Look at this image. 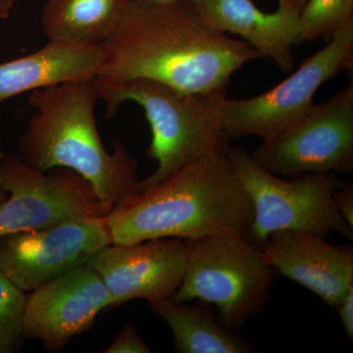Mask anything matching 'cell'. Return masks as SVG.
Here are the masks:
<instances>
[{"label": "cell", "instance_id": "obj_1", "mask_svg": "<svg viewBox=\"0 0 353 353\" xmlns=\"http://www.w3.org/2000/svg\"><path fill=\"white\" fill-rule=\"evenodd\" d=\"M101 46L94 80L152 81L183 94L226 92L234 74L259 58L245 41L213 29L190 0H131Z\"/></svg>", "mask_w": 353, "mask_h": 353}, {"label": "cell", "instance_id": "obj_2", "mask_svg": "<svg viewBox=\"0 0 353 353\" xmlns=\"http://www.w3.org/2000/svg\"><path fill=\"white\" fill-rule=\"evenodd\" d=\"M252 201L226 154L183 165L159 183L122 197L108 215L114 245L245 234Z\"/></svg>", "mask_w": 353, "mask_h": 353}, {"label": "cell", "instance_id": "obj_3", "mask_svg": "<svg viewBox=\"0 0 353 353\" xmlns=\"http://www.w3.org/2000/svg\"><path fill=\"white\" fill-rule=\"evenodd\" d=\"M99 101L94 80L74 81L34 90V109L21 136L18 153L39 172L65 168L92 185L99 201L112 209L116 201L136 192L138 161L116 141L113 152L102 143L95 120Z\"/></svg>", "mask_w": 353, "mask_h": 353}, {"label": "cell", "instance_id": "obj_4", "mask_svg": "<svg viewBox=\"0 0 353 353\" xmlns=\"http://www.w3.org/2000/svg\"><path fill=\"white\" fill-rule=\"evenodd\" d=\"M99 101L106 103L112 118L124 102L143 108L152 141L146 152L157 162V170L139 180L136 192L152 187L183 165L204 157L226 154L231 139L221 124L219 94H183L146 80L101 82L94 80Z\"/></svg>", "mask_w": 353, "mask_h": 353}, {"label": "cell", "instance_id": "obj_5", "mask_svg": "<svg viewBox=\"0 0 353 353\" xmlns=\"http://www.w3.org/2000/svg\"><path fill=\"white\" fill-rule=\"evenodd\" d=\"M183 241L185 274L172 301H199L214 306L219 321L234 331L263 311L279 274L245 234L222 233Z\"/></svg>", "mask_w": 353, "mask_h": 353}, {"label": "cell", "instance_id": "obj_6", "mask_svg": "<svg viewBox=\"0 0 353 353\" xmlns=\"http://www.w3.org/2000/svg\"><path fill=\"white\" fill-rule=\"evenodd\" d=\"M227 157L252 203L253 220L245 236L259 248L272 234L285 230L326 239L340 234L353 240V227L334 201L343 183L336 174L283 178L265 170L240 146H230Z\"/></svg>", "mask_w": 353, "mask_h": 353}, {"label": "cell", "instance_id": "obj_7", "mask_svg": "<svg viewBox=\"0 0 353 353\" xmlns=\"http://www.w3.org/2000/svg\"><path fill=\"white\" fill-rule=\"evenodd\" d=\"M352 65L353 21L276 87L245 99L221 94L217 102L221 124L231 141L245 137L270 139L304 117L314 105L319 88L352 70Z\"/></svg>", "mask_w": 353, "mask_h": 353}, {"label": "cell", "instance_id": "obj_8", "mask_svg": "<svg viewBox=\"0 0 353 353\" xmlns=\"http://www.w3.org/2000/svg\"><path fill=\"white\" fill-rule=\"evenodd\" d=\"M265 170L283 178L353 172V83L315 104L304 117L250 153Z\"/></svg>", "mask_w": 353, "mask_h": 353}, {"label": "cell", "instance_id": "obj_9", "mask_svg": "<svg viewBox=\"0 0 353 353\" xmlns=\"http://www.w3.org/2000/svg\"><path fill=\"white\" fill-rule=\"evenodd\" d=\"M46 173L28 166L17 153L0 154V185L8 194L0 206V236L110 213L75 171Z\"/></svg>", "mask_w": 353, "mask_h": 353}, {"label": "cell", "instance_id": "obj_10", "mask_svg": "<svg viewBox=\"0 0 353 353\" xmlns=\"http://www.w3.org/2000/svg\"><path fill=\"white\" fill-rule=\"evenodd\" d=\"M112 245L108 216L80 217L0 236V269L26 294L78 268Z\"/></svg>", "mask_w": 353, "mask_h": 353}, {"label": "cell", "instance_id": "obj_11", "mask_svg": "<svg viewBox=\"0 0 353 353\" xmlns=\"http://www.w3.org/2000/svg\"><path fill=\"white\" fill-rule=\"evenodd\" d=\"M109 307L112 299L101 276L82 265L27 294L23 339L41 341L50 352L61 350Z\"/></svg>", "mask_w": 353, "mask_h": 353}, {"label": "cell", "instance_id": "obj_12", "mask_svg": "<svg viewBox=\"0 0 353 353\" xmlns=\"http://www.w3.org/2000/svg\"><path fill=\"white\" fill-rule=\"evenodd\" d=\"M187 248L176 238L109 245L88 261L108 288L112 307L132 299H170L185 274Z\"/></svg>", "mask_w": 353, "mask_h": 353}, {"label": "cell", "instance_id": "obj_13", "mask_svg": "<svg viewBox=\"0 0 353 353\" xmlns=\"http://www.w3.org/2000/svg\"><path fill=\"white\" fill-rule=\"evenodd\" d=\"M260 248L278 274L332 307L336 308L353 287L352 245H333L318 234L285 230L272 234Z\"/></svg>", "mask_w": 353, "mask_h": 353}, {"label": "cell", "instance_id": "obj_14", "mask_svg": "<svg viewBox=\"0 0 353 353\" xmlns=\"http://www.w3.org/2000/svg\"><path fill=\"white\" fill-rule=\"evenodd\" d=\"M213 29L238 34L259 58L285 72L294 69L301 11L290 0H277V9L265 12L253 0H190Z\"/></svg>", "mask_w": 353, "mask_h": 353}, {"label": "cell", "instance_id": "obj_15", "mask_svg": "<svg viewBox=\"0 0 353 353\" xmlns=\"http://www.w3.org/2000/svg\"><path fill=\"white\" fill-rule=\"evenodd\" d=\"M101 46L48 41L36 52L0 63V113L8 99L25 92L74 82L94 80L101 71Z\"/></svg>", "mask_w": 353, "mask_h": 353}, {"label": "cell", "instance_id": "obj_16", "mask_svg": "<svg viewBox=\"0 0 353 353\" xmlns=\"http://www.w3.org/2000/svg\"><path fill=\"white\" fill-rule=\"evenodd\" d=\"M131 0H48L41 29L48 41L101 46L110 36Z\"/></svg>", "mask_w": 353, "mask_h": 353}, {"label": "cell", "instance_id": "obj_17", "mask_svg": "<svg viewBox=\"0 0 353 353\" xmlns=\"http://www.w3.org/2000/svg\"><path fill=\"white\" fill-rule=\"evenodd\" d=\"M170 327L179 353H246L250 345L214 318L212 308L185 306L171 299L150 303Z\"/></svg>", "mask_w": 353, "mask_h": 353}, {"label": "cell", "instance_id": "obj_18", "mask_svg": "<svg viewBox=\"0 0 353 353\" xmlns=\"http://www.w3.org/2000/svg\"><path fill=\"white\" fill-rule=\"evenodd\" d=\"M353 21V0H307L299 14L296 44L327 43Z\"/></svg>", "mask_w": 353, "mask_h": 353}, {"label": "cell", "instance_id": "obj_19", "mask_svg": "<svg viewBox=\"0 0 353 353\" xmlns=\"http://www.w3.org/2000/svg\"><path fill=\"white\" fill-rule=\"evenodd\" d=\"M27 294L0 269V353H12L23 339Z\"/></svg>", "mask_w": 353, "mask_h": 353}, {"label": "cell", "instance_id": "obj_20", "mask_svg": "<svg viewBox=\"0 0 353 353\" xmlns=\"http://www.w3.org/2000/svg\"><path fill=\"white\" fill-rule=\"evenodd\" d=\"M152 350L139 336L132 324H127L124 329L114 339L105 353H150Z\"/></svg>", "mask_w": 353, "mask_h": 353}, {"label": "cell", "instance_id": "obj_21", "mask_svg": "<svg viewBox=\"0 0 353 353\" xmlns=\"http://www.w3.org/2000/svg\"><path fill=\"white\" fill-rule=\"evenodd\" d=\"M336 208L343 219L353 227V185L352 183H341L334 192Z\"/></svg>", "mask_w": 353, "mask_h": 353}, {"label": "cell", "instance_id": "obj_22", "mask_svg": "<svg viewBox=\"0 0 353 353\" xmlns=\"http://www.w3.org/2000/svg\"><path fill=\"white\" fill-rule=\"evenodd\" d=\"M336 309L347 338L353 340V287L347 290Z\"/></svg>", "mask_w": 353, "mask_h": 353}, {"label": "cell", "instance_id": "obj_23", "mask_svg": "<svg viewBox=\"0 0 353 353\" xmlns=\"http://www.w3.org/2000/svg\"><path fill=\"white\" fill-rule=\"evenodd\" d=\"M17 0H0V21L7 20L12 13Z\"/></svg>", "mask_w": 353, "mask_h": 353}, {"label": "cell", "instance_id": "obj_24", "mask_svg": "<svg viewBox=\"0 0 353 353\" xmlns=\"http://www.w3.org/2000/svg\"><path fill=\"white\" fill-rule=\"evenodd\" d=\"M290 1L292 2V4H294L296 8L299 9V11H301V9H303L304 4L306 3V1H307V0H290Z\"/></svg>", "mask_w": 353, "mask_h": 353}, {"label": "cell", "instance_id": "obj_25", "mask_svg": "<svg viewBox=\"0 0 353 353\" xmlns=\"http://www.w3.org/2000/svg\"><path fill=\"white\" fill-rule=\"evenodd\" d=\"M7 196H8V194H7L6 190H3V188L0 185V206L6 201Z\"/></svg>", "mask_w": 353, "mask_h": 353}, {"label": "cell", "instance_id": "obj_26", "mask_svg": "<svg viewBox=\"0 0 353 353\" xmlns=\"http://www.w3.org/2000/svg\"><path fill=\"white\" fill-rule=\"evenodd\" d=\"M145 1L152 2V3H170V2L179 1V0H145Z\"/></svg>", "mask_w": 353, "mask_h": 353}]
</instances>
